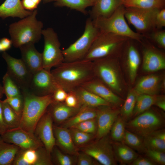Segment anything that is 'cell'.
I'll use <instances>...</instances> for the list:
<instances>
[{"label":"cell","mask_w":165,"mask_h":165,"mask_svg":"<svg viewBox=\"0 0 165 165\" xmlns=\"http://www.w3.org/2000/svg\"><path fill=\"white\" fill-rule=\"evenodd\" d=\"M50 72L59 86L67 92L95 77L93 61L84 60L63 62Z\"/></svg>","instance_id":"cell-1"},{"label":"cell","mask_w":165,"mask_h":165,"mask_svg":"<svg viewBox=\"0 0 165 165\" xmlns=\"http://www.w3.org/2000/svg\"><path fill=\"white\" fill-rule=\"evenodd\" d=\"M21 91L24 97V105L19 127L34 134L38 122L50 105L54 101L52 94L38 96L31 93L29 89Z\"/></svg>","instance_id":"cell-2"},{"label":"cell","mask_w":165,"mask_h":165,"mask_svg":"<svg viewBox=\"0 0 165 165\" xmlns=\"http://www.w3.org/2000/svg\"><path fill=\"white\" fill-rule=\"evenodd\" d=\"M38 11H33L30 15L19 21L11 24L9 32L13 45L15 48L28 43L35 44L40 39L43 24L37 20Z\"/></svg>","instance_id":"cell-3"},{"label":"cell","mask_w":165,"mask_h":165,"mask_svg":"<svg viewBox=\"0 0 165 165\" xmlns=\"http://www.w3.org/2000/svg\"><path fill=\"white\" fill-rule=\"evenodd\" d=\"M125 7L120 6L109 17L92 20L100 31L111 33L141 42L144 36L134 32L129 27L125 20Z\"/></svg>","instance_id":"cell-4"},{"label":"cell","mask_w":165,"mask_h":165,"mask_svg":"<svg viewBox=\"0 0 165 165\" xmlns=\"http://www.w3.org/2000/svg\"><path fill=\"white\" fill-rule=\"evenodd\" d=\"M130 39L111 33L99 31L88 52L83 60L93 61L100 59L112 56L117 50Z\"/></svg>","instance_id":"cell-5"},{"label":"cell","mask_w":165,"mask_h":165,"mask_svg":"<svg viewBox=\"0 0 165 165\" xmlns=\"http://www.w3.org/2000/svg\"><path fill=\"white\" fill-rule=\"evenodd\" d=\"M99 32L92 20L88 18L82 35L74 42L62 50L64 62H70L83 60L88 52Z\"/></svg>","instance_id":"cell-6"},{"label":"cell","mask_w":165,"mask_h":165,"mask_svg":"<svg viewBox=\"0 0 165 165\" xmlns=\"http://www.w3.org/2000/svg\"><path fill=\"white\" fill-rule=\"evenodd\" d=\"M164 125V117L157 112L149 109L127 122L126 129L144 138L163 128Z\"/></svg>","instance_id":"cell-7"},{"label":"cell","mask_w":165,"mask_h":165,"mask_svg":"<svg viewBox=\"0 0 165 165\" xmlns=\"http://www.w3.org/2000/svg\"><path fill=\"white\" fill-rule=\"evenodd\" d=\"M42 35L44 39V47L42 54L43 68L49 71L64 62L62 50L58 35L51 28L43 29Z\"/></svg>","instance_id":"cell-8"},{"label":"cell","mask_w":165,"mask_h":165,"mask_svg":"<svg viewBox=\"0 0 165 165\" xmlns=\"http://www.w3.org/2000/svg\"><path fill=\"white\" fill-rule=\"evenodd\" d=\"M95 77L113 91L120 92L121 86L112 56L107 57L93 61Z\"/></svg>","instance_id":"cell-9"},{"label":"cell","mask_w":165,"mask_h":165,"mask_svg":"<svg viewBox=\"0 0 165 165\" xmlns=\"http://www.w3.org/2000/svg\"><path fill=\"white\" fill-rule=\"evenodd\" d=\"M79 150L90 156L98 163L103 165H116L112 141L105 136L78 148Z\"/></svg>","instance_id":"cell-10"},{"label":"cell","mask_w":165,"mask_h":165,"mask_svg":"<svg viewBox=\"0 0 165 165\" xmlns=\"http://www.w3.org/2000/svg\"><path fill=\"white\" fill-rule=\"evenodd\" d=\"M158 9L125 7V16L137 30L146 32L156 29L155 19Z\"/></svg>","instance_id":"cell-11"},{"label":"cell","mask_w":165,"mask_h":165,"mask_svg":"<svg viewBox=\"0 0 165 165\" xmlns=\"http://www.w3.org/2000/svg\"><path fill=\"white\" fill-rule=\"evenodd\" d=\"M2 56L7 65V72L21 90L29 89L33 74L21 59L14 58L6 52Z\"/></svg>","instance_id":"cell-12"},{"label":"cell","mask_w":165,"mask_h":165,"mask_svg":"<svg viewBox=\"0 0 165 165\" xmlns=\"http://www.w3.org/2000/svg\"><path fill=\"white\" fill-rule=\"evenodd\" d=\"M5 142L14 144L20 149H36L44 146L34 134L28 132L18 127L7 130L0 136Z\"/></svg>","instance_id":"cell-13"},{"label":"cell","mask_w":165,"mask_h":165,"mask_svg":"<svg viewBox=\"0 0 165 165\" xmlns=\"http://www.w3.org/2000/svg\"><path fill=\"white\" fill-rule=\"evenodd\" d=\"M51 154L44 146L36 149L20 148L12 165H52Z\"/></svg>","instance_id":"cell-14"},{"label":"cell","mask_w":165,"mask_h":165,"mask_svg":"<svg viewBox=\"0 0 165 165\" xmlns=\"http://www.w3.org/2000/svg\"><path fill=\"white\" fill-rule=\"evenodd\" d=\"M60 87L50 71L43 69L33 74L29 90L36 95L44 96L53 94Z\"/></svg>","instance_id":"cell-15"},{"label":"cell","mask_w":165,"mask_h":165,"mask_svg":"<svg viewBox=\"0 0 165 165\" xmlns=\"http://www.w3.org/2000/svg\"><path fill=\"white\" fill-rule=\"evenodd\" d=\"M53 122L51 115L47 109L37 123L34 133L50 154L56 146Z\"/></svg>","instance_id":"cell-16"},{"label":"cell","mask_w":165,"mask_h":165,"mask_svg":"<svg viewBox=\"0 0 165 165\" xmlns=\"http://www.w3.org/2000/svg\"><path fill=\"white\" fill-rule=\"evenodd\" d=\"M110 105H103L97 108V139L107 136L115 120L120 114V110Z\"/></svg>","instance_id":"cell-17"},{"label":"cell","mask_w":165,"mask_h":165,"mask_svg":"<svg viewBox=\"0 0 165 165\" xmlns=\"http://www.w3.org/2000/svg\"><path fill=\"white\" fill-rule=\"evenodd\" d=\"M81 86L96 94L112 106L118 107L122 104V99L95 77L84 83Z\"/></svg>","instance_id":"cell-18"},{"label":"cell","mask_w":165,"mask_h":165,"mask_svg":"<svg viewBox=\"0 0 165 165\" xmlns=\"http://www.w3.org/2000/svg\"><path fill=\"white\" fill-rule=\"evenodd\" d=\"M34 44L28 43L19 48L21 59L33 74L43 69L42 53L37 50Z\"/></svg>","instance_id":"cell-19"},{"label":"cell","mask_w":165,"mask_h":165,"mask_svg":"<svg viewBox=\"0 0 165 165\" xmlns=\"http://www.w3.org/2000/svg\"><path fill=\"white\" fill-rule=\"evenodd\" d=\"M55 138L56 145L64 153L73 156H77L79 150L75 145L69 128L53 125Z\"/></svg>","instance_id":"cell-20"},{"label":"cell","mask_w":165,"mask_h":165,"mask_svg":"<svg viewBox=\"0 0 165 165\" xmlns=\"http://www.w3.org/2000/svg\"><path fill=\"white\" fill-rule=\"evenodd\" d=\"M124 0H96L89 14L92 20L108 18L121 6Z\"/></svg>","instance_id":"cell-21"},{"label":"cell","mask_w":165,"mask_h":165,"mask_svg":"<svg viewBox=\"0 0 165 165\" xmlns=\"http://www.w3.org/2000/svg\"><path fill=\"white\" fill-rule=\"evenodd\" d=\"M143 69L147 72H155L165 68V58L160 52L151 47L145 49L143 53Z\"/></svg>","instance_id":"cell-22"},{"label":"cell","mask_w":165,"mask_h":165,"mask_svg":"<svg viewBox=\"0 0 165 165\" xmlns=\"http://www.w3.org/2000/svg\"><path fill=\"white\" fill-rule=\"evenodd\" d=\"M80 108H75L67 105L64 102L53 101L47 110L50 113L53 121L56 123H62L76 113Z\"/></svg>","instance_id":"cell-23"},{"label":"cell","mask_w":165,"mask_h":165,"mask_svg":"<svg viewBox=\"0 0 165 165\" xmlns=\"http://www.w3.org/2000/svg\"><path fill=\"white\" fill-rule=\"evenodd\" d=\"M33 11L25 9L21 0H6L0 6V17L3 19L9 17L22 19L30 15Z\"/></svg>","instance_id":"cell-24"},{"label":"cell","mask_w":165,"mask_h":165,"mask_svg":"<svg viewBox=\"0 0 165 165\" xmlns=\"http://www.w3.org/2000/svg\"><path fill=\"white\" fill-rule=\"evenodd\" d=\"M161 78L156 75L143 77L138 81L134 90L138 95H157L160 86Z\"/></svg>","instance_id":"cell-25"},{"label":"cell","mask_w":165,"mask_h":165,"mask_svg":"<svg viewBox=\"0 0 165 165\" xmlns=\"http://www.w3.org/2000/svg\"><path fill=\"white\" fill-rule=\"evenodd\" d=\"M112 143L115 159L121 165H130L139 156L135 151L123 142Z\"/></svg>","instance_id":"cell-26"},{"label":"cell","mask_w":165,"mask_h":165,"mask_svg":"<svg viewBox=\"0 0 165 165\" xmlns=\"http://www.w3.org/2000/svg\"><path fill=\"white\" fill-rule=\"evenodd\" d=\"M74 90L81 106L97 108L103 105L111 106L101 98L81 86L76 88Z\"/></svg>","instance_id":"cell-27"},{"label":"cell","mask_w":165,"mask_h":165,"mask_svg":"<svg viewBox=\"0 0 165 165\" xmlns=\"http://www.w3.org/2000/svg\"><path fill=\"white\" fill-rule=\"evenodd\" d=\"M97 116V108L82 106L76 113L62 123L61 127L69 128L86 120L95 118Z\"/></svg>","instance_id":"cell-28"},{"label":"cell","mask_w":165,"mask_h":165,"mask_svg":"<svg viewBox=\"0 0 165 165\" xmlns=\"http://www.w3.org/2000/svg\"><path fill=\"white\" fill-rule=\"evenodd\" d=\"M126 57L130 80L132 83L135 80L141 62L140 54L136 47L131 43L127 49Z\"/></svg>","instance_id":"cell-29"},{"label":"cell","mask_w":165,"mask_h":165,"mask_svg":"<svg viewBox=\"0 0 165 165\" xmlns=\"http://www.w3.org/2000/svg\"><path fill=\"white\" fill-rule=\"evenodd\" d=\"M44 4L53 2L56 7H66L86 15V9L94 3L90 0H42Z\"/></svg>","instance_id":"cell-30"},{"label":"cell","mask_w":165,"mask_h":165,"mask_svg":"<svg viewBox=\"0 0 165 165\" xmlns=\"http://www.w3.org/2000/svg\"><path fill=\"white\" fill-rule=\"evenodd\" d=\"M20 148L4 141L0 136V165H12Z\"/></svg>","instance_id":"cell-31"},{"label":"cell","mask_w":165,"mask_h":165,"mask_svg":"<svg viewBox=\"0 0 165 165\" xmlns=\"http://www.w3.org/2000/svg\"><path fill=\"white\" fill-rule=\"evenodd\" d=\"M161 96L142 94L138 97L131 118H134L150 108Z\"/></svg>","instance_id":"cell-32"},{"label":"cell","mask_w":165,"mask_h":165,"mask_svg":"<svg viewBox=\"0 0 165 165\" xmlns=\"http://www.w3.org/2000/svg\"><path fill=\"white\" fill-rule=\"evenodd\" d=\"M165 0H125L123 5L125 7H135L152 9L164 8Z\"/></svg>","instance_id":"cell-33"},{"label":"cell","mask_w":165,"mask_h":165,"mask_svg":"<svg viewBox=\"0 0 165 165\" xmlns=\"http://www.w3.org/2000/svg\"><path fill=\"white\" fill-rule=\"evenodd\" d=\"M2 114L7 130L19 127L20 117L19 116L7 103L2 101Z\"/></svg>","instance_id":"cell-34"},{"label":"cell","mask_w":165,"mask_h":165,"mask_svg":"<svg viewBox=\"0 0 165 165\" xmlns=\"http://www.w3.org/2000/svg\"><path fill=\"white\" fill-rule=\"evenodd\" d=\"M127 122L120 114L117 117L110 131L111 138L113 141L123 142Z\"/></svg>","instance_id":"cell-35"},{"label":"cell","mask_w":165,"mask_h":165,"mask_svg":"<svg viewBox=\"0 0 165 165\" xmlns=\"http://www.w3.org/2000/svg\"><path fill=\"white\" fill-rule=\"evenodd\" d=\"M130 147L140 153L146 150L143 141V138L126 129L123 142Z\"/></svg>","instance_id":"cell-36"},{"label":"cell","mask_w":165,"mask_h":165,"mask_svg":"<svg viewBox=\"0 0 165 165\" xmlns=\"http://www.w3.org/2000/svg\"><path fill=\"white\" fill-rule=\"evenodd\" d=\"M138 96L134 89L130 90L124 103L120 109V115L127 122L131 118Z\"/></svg>","instance_id":"cell-37"},{"label":"cell","mask_w":165,"mask_h":165,"mask_svg":"<svg viewBox=\"0 0 165 165\" xmlns=\"http://www.w3.org/2000/svg\"><path fill=\"white\" fill-rule=\"evenodd\" d=\"M2 83L3 93L6 98L13 97L22 94L20 88L7 72L3 77Z\"/></svg>","instance_id":"cell-38"},{"label":"cell","mask_w":165,"mask_h":165,"mask_svg":"<svg viewBox=\"0 0 165 165\" xmlns=\"http://www.w3.org/2000/svg\"><path fill=\"white\" fill-rule=\"evenodd\" d=\"M69 129L73 142L78 148L90 143L95 137V135L92 134L86 133L74 128Z\"/></svg>","instance_id":"cell-39"},{"label":"cell","mask_w":165,"mask_h":165,"mask_svg":"<svg viewBox=\"0 0 165 165\" xmlns=\"http://www.w3.org/2000/svg\"><path fill=\"white\" fill-rule=\"evenodd\" d=\"M143 141L146 149L156 150L165 152V141L152 133L143 138Z\"/></svg>","instance_id":"cell-40"},{"label":"cell","mask_w":165,"mask_h":165,"mask_svg":"<svg viewBox=\"0 0 165 165\" xmlns=\"http://www.w3.org/2000/svg\"><path fill=\"white\" fill-rule=\"evenodd\" d=\"M71 128H75L95 135L97 130L96 117L89 119L77 123Z\"/></svg>","instance_id":"cell-41"},{"label":"cell","mask_w":165,"mask_h":165,"mask_svg":"<svg viewBox=\"0 0 165 165\" xmlns=\"http://www.w3.org/2000/svg\"><path fill=\"white\" fill-rule=\"evenodd\" d=\"M55 146L52 152H53L54 160L58 164L73 165L76 163L77 160H75V159L72 156L63 153Z\"/></svg>","instance_id":"cell-42"},{"label":"cell","mask_w":165,"mask_h":165,"mask_svg":"<svg viewBox=\"0 0 165 165\" xmlns=\"http://www.w3.org/2000/svg\"><path fill=\"white\" fill-rule=\"evenodd\" d=\"M3 101L8 103L16 114L21 118L24 105L23 94L9 98H6Z\"/></svg>","instance_id":"cell-43"},{"label":"cell","mask_w":165,"mask_h":165,"mask_svg":"<svg viewBox=\"0 0 165 165\" xmlns=\"http://www.w3.org/2000/svg\"><path fill=\"white\" fill-rule=\"evenodd\" d=\"M146 157L148 158L156 165L165 164V153L161 151L146 149L145 153Z\"/></svg>","instance_id":"cell-44"},{"label":"cell","mask_w":165,"mask_h":165,"mask_svg":"<svg viewBox=\"0 0 165 165\" xmlns=\"http://www.w3.org/2000/svg\"><path fill=\"white\" fill-rule=\"evenodd\" d=\"M77 158L76 163L78 165H98L96 160L90 155L82 152L77 156Z\"/></svg>","instance_id":"cell-45"},{"label":"cell","mask_w":165,"mask_h":165,"mask_svg":"<svg viewBox=\"0 0 165 165\" xmlns=\"http://www.w3.org/2000/svg\"><path fill=\"white\" fill-rule=\"evenodd\" d=\"M156 29L150 34V38L160 47L165 48V30Z\"/></svg>","instance_id":"cell-46"},{"label":"cell","mask_w":165,"mask_h":165,"mask_svg":"<svg viewBox=\"0 0 165 165\" xmlns=\"http://www.w3.org/2000/svg\"><path fill=\"white\" fill-rule=\"evenodd\" d=\"M64 102L67 105L72 108H79L81 106L78 97L74 90L68 92L67 95Z\"/></svg>","instance_id":"cell-47"},{"label":"cell","mask_w":165,"mask_h":165,"mask_svg":"<svg viewBox=\"0 0 165 165\" xmlns=\"http://www.w3.org/2000/svg\"><path fill=\"white\" fill-rule=\"evenodd\" d=\"M155 22L156 29H160L165 26V9H159L155 16Z\"/></svg>","instance_id":"cell-48"},{"label":"cell","mask_w":165,"mask_h":165,"mask_svg":"<svg viewBox=\"0 0 165 165\" xmlns=\"http://www.w3.org/2000/svg\"><path fill=\"white\" fill-rule=\"evenodd\" d=\"M42 0H21L23 8L29 11H33L36 9Z\"/></svg>","instance_id":"cell-49"},{"label":"cell","mask_w":165,"mask_h":165,"mask_svg":"<svg viewBox=\"0 0 165 165\" xmlns=\"http://www.w3.org/2000/svg\"><path fill=\"white\" fill-rule=\"evenodd\" d=\"M67 94L68 92L60 87L57 88L52 94L53 101L57 102H64Z\"/></svg>","instance_id":"cell-50"},{"label":"cell","mask_w":165,"mask_h":165,"mask_svg":"<svg viewBox=\"0 0 165 165\" xmlns=\"http://www.w3.org/2000/svg\"><path fill=\"white\" fill-rule=\"evenodd\" d=\"M131 165H156L153 161L147 157L138 156L131 164Z\"/></svg>","instance_id":"cell-51"},{"label":"cell","mask_w":165,"mask_h":165,"mask_svg":"<svg viewBox=\"0 0 165 165\" xmlns=\"http://www.w3.org/2000/svg\"><path fill=\"white\" fill-rule=\"evenodd\" d=\"M7 129L3 119L2 114V101L0 100V135L3 134Z\"/></svg>","instance_id":"cell-52"},{"label":"cell","mask_w":165,"mask_h":165,"mask_svg":"<svg viewBox=\"0 0 165 165\" xmlns=\"http://www.w3.org/2000/svg\"><path fill=\"white\" fill-rule=\"evenodd\" d=\"M0 42L6 51L10 49L12 45H13L11 40L6 37H3L1 38Z\"/></svg>","instance_id":"cell-53"},{"label":"cell","mask_w":165,"mask_h":165,"mask_svg":"<svg viewBox=\"0 0 165 165\" xmlns=\"http://www.w3.org/2000/svg\"><path fill=\"white\" fill-rule=\"evenodd\" d=\"M155 105L158 107L160 108L165 111V100L163 96H161L160 98L156 102Z\"/></svg>","instance_id":"cell-54"},{"label":"cell","mask_w":165,"mask_h":165,"mask_svg":"<svg viewBox=\"0 0 165 165\" xmlns=\"http://www.w3.org/2000/svg\"><path fill=\"white\" fill-rule=\"evenodd\" d=\"M3 94L2 86L0 83V100L2 97Z\"/></svg>","instance_id":"cell-55"},{"label":"cell","mask_w":165,"mask_h":165,"mask_svg":"<svg viewBox=\"0 0 165 165\" xmlns=\"http://www.w3.org/2000/svg\"><path fill=\"white\" fill-rule=\"evenodd\" d=\"M6 51L2 45L1 43L0 42V52H4Z\"/></svg>","instance_id":"cell-56"},{"label":"cell","mask_w":165,"mask_h":165,"mask_svg":"<svg viewBox=\"0 0 165 165\" xmlns=\"http://www.w3.org/2000/svg\"><path fill=\"white\" fill-rule=\"evenodd\" d=\"M92 2H93L94 3V2L96 1V0H90Z\"/></svg>","instance_id":"cell-57"},{"label":"cell","mask_w":165,"mask_h":165,"mask_svg":"<svg viewBox=\"0 0 165 165\" xmlns=\"http://www.w3.org/2000/svg\"></svg>","instance_id":"cell-58"}]
</instances>
